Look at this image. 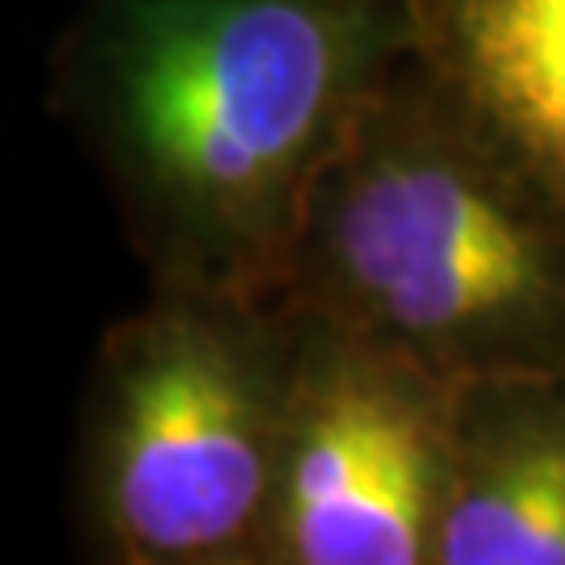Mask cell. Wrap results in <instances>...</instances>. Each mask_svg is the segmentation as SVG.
Masks as SVG:
<instances>
[{
    "mask_svg": "<svg viewBox=\"0 0 565 565\" xmlns=\"http://www.w3.org/2000/svg\"><path fill=\"white\" fill-rule=\"evenodd\" d=\"M281 302L452 385L565 364V202L411 55L315 189Z\"/></svg>",
    "mask_w": 565,
    "mask_h": 565,
    "instance_id": "7a4b0ae2",
    "label": "cell"
},
{
    "mask_svg": "<svg viewBox=\"0 0 565 565\" xmlns=\"http://www.w3.org/2000/svg\"><path fill=\"white\" fill-rule=\"evenodd\" d=\"M289 315L264 565H436L452 382L327 315Z\"/></svg>",
    "mask_w": 565,
    "mask_h": 565,
    "instance_id": "277c9868",
    "label": "cell"
},
{
    "mask_svg": "<svg viewBox=\"0 0 565 565\" xmlns=\"http://www.w3.org/2000/svg\"><path fill=\"white\" fill-rule=\"evenodd\" d=\"M294 315L189 285L109 327L84 403L81 511L118 565H264Z\"/></svg>",
    "mask_w": 565,
    "mask_h": 565,
    "instance_id": "3957f363",
    "label": "cell"
},
{
    "mask_svg": "<svg viewBox=\"0 0 565 565\" xmlns=\"http://www.w3.org/2000/svg\"><path fill=\"white\" fill-rule=\"evenodd\" d=\"M72 88L156 285L281 302L327 168L415 55L411 0H97Z\"/></svg>",
    "mask_w": 565,
    "mask_h": 565,
    "instance_id": "6da1fadb",
    "label": "cell"
},
{
    "mask_svg": "<svg viewBox=\"0 0 565 565\" xmlns=\"http://www.w3.org/2000/svg\"><path fill=\"white\" fill-rule=\"evenodd\" d=\"M415 60L565 202V0H411Z\"/></svg>",
    "mask_w": 565,
    "mask_h": 565,
    "instance_id": "8992f818",
    "label": "cell"
},
{
    "mask_svg": "<svg viewBox=\"0 0 565 565\" xmlns=\"http://www.w3.org/2000/svg\"><path fill=\"white\" fill-rule=\"evenodd\" d=\"M436 565H565V364L452 385Z\"/></svg>",
    "mask_w": 565,
    "mask_h": 565,
    "instance_id": "5b68a950",
    "label": "cell"
}]
</instances>
